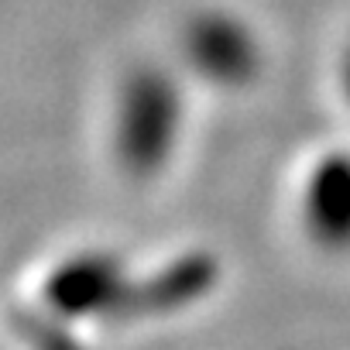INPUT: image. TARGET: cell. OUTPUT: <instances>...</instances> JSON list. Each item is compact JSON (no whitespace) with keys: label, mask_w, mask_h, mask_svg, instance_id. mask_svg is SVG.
<instances>
[{"label":"cell","mask_w":350,"mask_h":350,"mask_svg":"<svg viewBox=\"0 0 350 350\" xmlns=\"http://www.w3.org/2000/svg\"><path fill=\"white\" fill-rule=\"evenodd\" d=\"M127 117H134L124 131V148L131 154L134 165H154L165 151V137L172 131L168 117H172V96L158 79H141L131 90V110Z\"/></svg>","instance_id":"cell-1"}]
</instances>
